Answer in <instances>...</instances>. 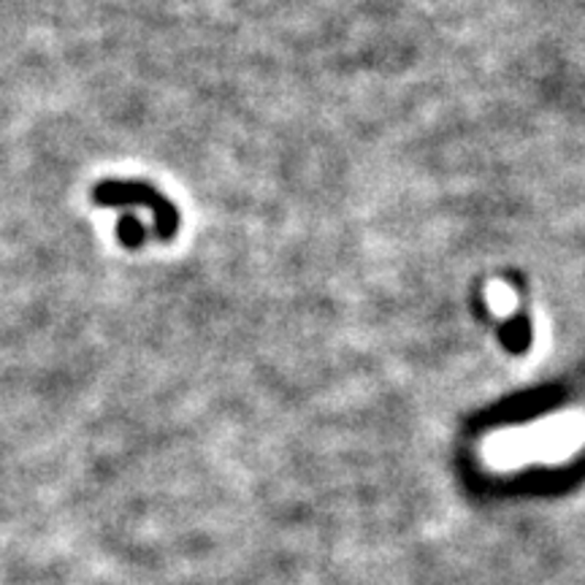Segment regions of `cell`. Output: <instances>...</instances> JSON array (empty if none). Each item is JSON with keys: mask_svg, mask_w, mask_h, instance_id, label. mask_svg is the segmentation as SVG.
Instances as JSON below:
<instances>
[{"mask_svg": "<svg viewBox=\"0 0 585 585\" xmlns=\"http://www.w3.org/2000/svg\"><path fill=\"white\" fill-rule=\"evenodd\" d=\"M93 204L104 209H130L144 206L152 215L150 234L158 241H171L180 230V209L169 195H163L158 187L147 185L139 180H104L93 191Z\"/></svg>", "mask_w": 585, "mask_h": 585, "instance_id": "6da1fadb", "label": "cell"}, {"mask_svg": "<svg viewBox=\"0 0 585 585\" xmlns=\"http://www.w3.org/2000/svg\"><path fill=\"white\" fill-rule=\"evenodd\" d=\"M117 236H120L122 245L136 250V247L144 245V239L150 236V228H144V223H141L133 212H126V215L120 217V223H117Z\"/></svg>", "mask_w": 585, "mask_h": 585, "instance_id": "7a4b0ae2", "label": "cell"}]
</instances>
